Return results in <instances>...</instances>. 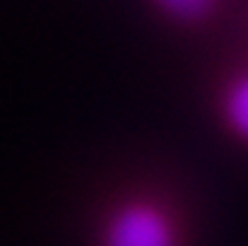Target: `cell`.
Instances as JSON below:
<instances>
[{
    "instance_id": "obj_2",
    "label": "cell",
    "mask_w": 248,
    "mask_h": 246,
    "mask_svg": "<svg viewBox=\"0 0 248 246\" xmlns=\"http://www.w3.org/2000/svg\"><path fill=\"white\" fill-rule=\"evenodd\" d=\"M224 118L234 135L248 143V73L229 84L224 94Z\"/></svg>"
},
{
    "instance_id": "obj_3",
    "label": "cell",
    "mask_w": 248,
    "mask_h": 246,
    "mask_svg": "<svg viewBox=\"0 0 248 246\" xmlns=\"http://www.w3.org/2000/svg\"><path fill=\"white\" fill-rule=\"evenodd\" d=\"M157 5L178 19H198L212 10L215 0H157Z\"/></svg>"
},
{
    "instance_id": "obj_1",
    "label": "cell",
    "mask_w": 248,
    "mask_h": 246,
    "mask_svg": "<svg viewBox=\"0 0 248 246\" xmlns=\"http://www.w3.org/2000/svg\"><path fill=\"white\" fill-rule=\"evenodd\" d=\"M104 246H178L176 227L152 203L121 205L104 227Z\"/></svg>"
}]
</instances>
